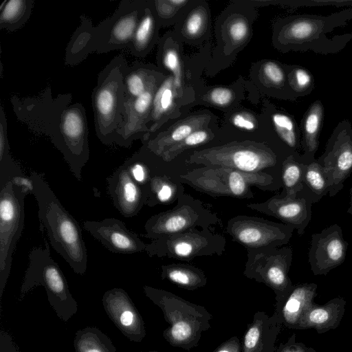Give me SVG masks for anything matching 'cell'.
<instances>
[{"label":"cell","mask_w":352,"mask_h":352,"mask_svg":"<svg viewBox=\"0 0 352 352\" xmlns=\"http://www.w3.org/2000/svg\"><path fill=\"white\" fill-rule=\"evenodd\" d=\"M71 94H60L56 98L50 87L34 97L13 96L12 109L17 119L38 135L47 137L64 154L74 141L80 124L86 116L81 103L71 104Z\"/></svg>","instance_id":"6da1fadb"},{"label":"cell","mask_w":352,"mask_h":352,"mask_svg":"<svg viewBox=\"0 0 352 352\" xmlns=\"http://www.w3.org/2000/svg\"><path fill=\"white\" fill-rule=\"evenodd\" d=\"M146 5L147 0H122L113 14L96 26L81 15L80 25L66 47L65 64L78 65L93 52L129 48Z\"/></svg>","instance_id":"7a4b0ae2"},{"label":"cell","mask_w":352,"mask_h":352,"mask_svg":"<svg viewBox=\"0 0 352 352\" xmlns=\"http://www.w3.org/2000/svg\"><path fill=\"white\" fill-rule=\"evenodd\" d=\"M33 195L38 204V216L50 243L74 272L82 275L87 267V251L78 222L61 204L43 177L30 174Z\"/></svg>","instance_id":"3957f363"},{"label":"cell","mask_w":352,"mask_h":352,"mask_svg":"<svg viewBox=\"0 0 352 352\" xmlns=\"http://www.w3.org/2000/svg\"><path fill=\"white\" fill-rule=\"evenodd\" d=\"M128 63L118 54L100 71L91 101L96 133L106 145L113 144L114 135L123 122L125 111L124 75Z\"/></svg>","instance_id":"277c9868"},{"label":"cell","mask_w":352,"mask_h":352,"mask_svg":"<svg viewBox=\"0 0 352 352\" xmlns=\"http://www.w3.org/2000/svg\"><path fill=\"white\" fill-rule=\"evenodd\" d=\"M44 287L50 304L62 320H68L77 311L67 280L52 258L47 245L35 247L29 253V263L20 290V297L34 287Z\"/></svg>","instance_id":"5b68a950"},{"label":"cell","mask_w":352,"mask_h":352,"mask_svg":"<svg viewBox=\"0 0 352 352\" xmlns=\"http://www.w3.org/2000/svg\"><path fill=\"white\" fill-rule=\"evenodd\" d=\"M188 162L204 166L256 173L274 167L278 162V158L265 144L243 140L195 151L190 155Z\"/></svg>","instance_id":"8992f818"},{"label":"cell","mask_w":352,"mask_h":352,"mask_svg":"<svg viewBox=\"0 0 352 352\" xmlns=\"http://www.w3.org/2000/svg\"><path fill=\"white\" fill-rule=\"evenodd\" d=\"M226 239L210 228H191L162 236L146 244L150 256L190 261L196 257L221 256L225 251Z\"/></svg>","instance_id":"52a82bcc"},{"label":"cell","mask_w":352,"mask_h":352,"mask_svg":"<svg viewBox=\"0 0 352 352\" xmlns=\"http://www.w3.org/2000/svg\"><path fill=\"white\" fill-rule=\"evenodd\" d=\"M26 195L11 181L0 188L1 296L10 273L13 252L24 228Z\"/></svg>","instance_id":"ba28073f"},{"label":"cell","mask_w":352,"mask_h":352,"mask_svg":"<svg viewBox=\"0 0 352 352\" xmlns=\"http://www.w3.org/2000/svg\"><path fill=\"white\" fill-rule=\"evenodd\" d=\"M219 221L217 215L204 206L201 201L182 190L173 208L155 214L146 221L144 236L155 240L191 228H210Z\"/></svg>","instance_id":"9c48e42d"},{"label":"cell","mask_w":352,"mask_h":352,"mask_svg":"<svg viewBox=\"0 0 352 352\" xmlns=\"http://www.w3.org/2000/svg\"><path fill=\"white\" fill-rule=\"evenodd\" d=\"M244 274L270 287L277 297L284 300L294 285L289 276L293 250L291 247L247 249Z\"/></svg>","instance_id":"30bf717a"},{"label":"cell","mask_w":352,"mask_h":352,"mask_svg":"<svg viewBox=\"0 0 352 352\" xmlns=\"http://www.w3.org/2000/svg\"><path fill=\"white\" fill-rule=\"evenodd\" d=\"M227 232L246 249L279 248L290 241L294 228L257 217L239 215L230 219Z\"/></svg>","instance_id":"8fae6325"},{"label":"cell","mask_w":352,"mask_h":352,"mask_svg":"<svg viewBox=\"0 0 352 352\" xmlns=\"http://www.w3.org/2000/svg\"><path fill=\"white\" fill-rule=\"evenodd\" d=\"M166 75L160 70L153 76L143 94L135 98L126 100L123 122L115 133L113 144L129 148L134 140H142L148 135L147 124L153 97Z\"/></svg>","instance_id":"7c38bea8"},{"label":"cell","mask_w":352,"mask_h":352,"mask_svg":"<svg viewBox=\"0 0 352 352\" xmlns=\"http://www.w3.org/2000/svg\"><path fill=\"white\" fill-rule=\"evenodd\" d=\"M349 243L344 239L342 228L334 223L319 233L311 234L308 262L313 274L327 275L344 263Z\"/></svg>","instance_id":"4fadbf2b"},{"label":"cell","mask_w":352,"mask_h":352,"mask_svg":"<svg viewBox=\"0 0 352 352\" xmlns=\"http://www.w3.org/2000/svg\"><path fill=\"white\" fill-rule=\"evenodd\" d=\"M313 204L309 197L301 190L292 195H277L263 202L250 204L247 206L291 226L299 236H302L311 219Z\"/></svg>","instance_id":"5bb4252c"},{"label":"cell","mask_w":352,"mask_h":352,"mask_svg":"<svg viewBox=\"0 0 352 352\" xmlns=\"http://www.w3.org/2000/svg\"><path fill=\"white\" fill-rule=\"evenodd\" d=\"M83 228L113 253L131 254L145 251L146 244L116 218L85 221Z\"/></svg>","instance_id":"9a60e30c"},{"label":"cell","mask_w":352,"mask_h":352,"mask_svg":"<svg viewBox=\"0 0 352 352\" xmlns=\"http://www.w3.org/2000/svg\"><path fill=\"white\" fill-rule=\"evenodd\" d=\"M107 182L112 202L124 217L135 216L146 204V188L133 179L125 162L107 179Z\"/></svg>","instance_id":"2e32d148"},{"label":"cell","mask_w":352,"mask_h":352,"mask_svg":"<svg viewBox=\"0 0 352 352\" xmlns=\"http://www.w3.org/2000/svg\"><path fill=\"white\" fill-rule=\"evenodd\" d=\"M216 122V117L211 111L199 110L179 119L164 130L149 135L142 141V146L153 155L158 157L192 132L208 127Z\"/></svg>","instance_id":"e0dca14e"},{"label":"cell","mask_w":352,"mask_h":352,"mask_svg":"<svg viewBox=\"0 0 352 352\" xmlns=\"http://www.w3.org/2000/svg\"><path fill=\"white\" fill-rule=\"evenodd\" d=\"M190 99L195 98L182 94L176 88L172 75L167 74L155 93L147 124L149 133L144 140L159 131L169 120L181 116L182 107L190 104Z\"/></svg>","instance_id":"ac0fdd59"},{"label":"cell","mask_w":352,"mask_h":352,"mask_svg":"<svg viewBox=\"0 0 352 352\" xmlns=\"http://www.w3.org/2000/svg\"><path fill=\"white\" fill-rule=\"evenodd\" d=\"M102 304L111 320L125 336L133 341L142 340L145 335L143 321L124 289L113 288L107 291Z\"/></svg>","instance_id":"d6986e66"},{"label":"cell","mask_w":352,"mask_h":352,"mask_svg":"<svg viewBox=\"0 0 352 352\" xmlns=\"http://www.w3.org/2000/svg\"><path fill=\"white\" fill-rule=\"evenodd\" d=\"M182 43L173 32H168L160 38L157 66L164 74L172 75L176 88L182 94L195 98V93L186 85Z\"/></svg>","instance_id":"ffe728a7"},{"label":"cell","mask_w":352,"mask_h":352,"mask_svg":"<svg viewBox=\"0 0 352 352\" xmlns=\"http://www.w3.org/2000/svg\"><path fill=\"white\" fill-rule=\"evenodd\" d=\"M174 34L182 43L200 45L210 33V11L205 1L192 0L178 21Z\"/></svg>","instance_id":"44dd1931"},{"label":"cell","mask_w":352,"mask_h":352,"mask_svg":"<svg viewBox=\"0 0 352 352\" xmlns=\"http://www.w3.org/2000/svg\"><path fill=\"white\" fill-rule=\"evenodd\" d=\"M327 177L331 197L336 196L344 187V183L352 173V143L338 142L318 160Z\"/></svg>","instance_id":"7402d4cb"},{"label":"cell","mask_w":352,"mask_h":352,"mask_svg":"<svg viewBox=\"0 0 352 352\" xmlns=\"http://www.w3.org/2000/svg\"><path fill=\"white\" fill-rule=\"evenodd\" d=\"M346 304L345 300L340 296L323 305L314 303L303 314L296 329L313 328L322 333L336 329L342 320Z\"/></svg>","instance_id":"603a6c76"},{"label":"cell","mask_w":352,"mask_h":352,"mask_svg":"<svg viewBox=\"0 0 352 352\" xmlns=\"http://www.w3.org/2000/svg\"><path fill=\"white\" fill-rule=\"evenodd\" d=\"M317 288L313 283L294 285L281 310L283 320L289 327L296 329L305 312L314 304Z\"/></svg>","instance_id":"cb8c5ba5"},{"label":"cell","mask_w":352,"mask_h":352,"mask_svg":"<svg viewBox=\"0 0 352 352\" xmlns=\"http://www.w3.org/2000/svg\"><path fill=\"white\" fill-rule=\"evenodd\" d=\"M228 12V11H226ZM226 14V12H225ZM221 25V39L225 44V52L239 50L251 38L252 21L245 12H229L223 16Z\"/></svg>","instance_id":"d4e9b609"},{"label":"cell","mask_w":352,"mask_h":352,"mask_svg":"<svg viewBox=\"0 0 352 352\" xmlns=\"http://www.w3.org/2000/svg\"><path fill=\"white\" fill-rule=\"evenodd\" d=\"M160 28L155 14L147 4L128 48L131 54L139 58L147 56L158 44Z\"/></svg>","instance_id":"484cf974"},{"label":"cell","mask_w":352,"mask_h":352,"mask_svg":"<svg viewBox=\"0 0 352 352\" xmlns=\"http://www.w3.org/2000/svg\"><path fill=\"white\" fill-rule=\"evenodd\" d=\"M160 70L157 66L138 60L129 65L123 79L126 100L135 98L143 94L153 76Z\"/></svg>","instance_id":"4316f807"},{"label":"cell","mask_w":352,"mask_h":352,"mask_svg":"<svg viewBox=\"0 0 352 352\" xmlns=\"http://www.w3.org/2000/svg\"><path fill=\"white\" fill-rule=\"evenodd\" d=\"M33 0L4 1L0 8V28L13 32L23 26L32 13Z\"/></svg>","instance_id":"83f0119b"},{"label":"cell","mask_w":352,"mask_h":352,"mask_svg":"<svg viewBox=\"0 0 352 352\" xmlns=\"http://www.w3.org/2000/svg\"><path fill=\"white\" fill-rule=\"evenodd\" d=\"M312 200L318 203L330 190L327 177L322 166L315 159L305 162L302 189Z\"/></svg>","instance_id":"f1b7e54d"},{"label":"cell","mask_w":352,"mask_h":352,"mask_svg":"<svg viewBox=\"0 0 352 352\" xmlns=\"http://www.w3.org/2000/svg\"><path fill=\"white\" fill-rule=\"evenodd\" d=\"M7 118L3 108H0V188L13 177L23 175L21 166L13 159L9 146Z\"/></svg>","instance_id":"f546056e"},{"label":"cell","mask_w":352,"mask_h":352,"mask_svg":"<svg viewBox=\"0 0 352 352\" xmlns=\"http://www.w3.org/2000/svg\"><path fill=\"white\" fill-rule=\"evenodd\" d=\"M305 160L297 154L289 155L281 166V180L283 190L280 196L292 195L303 188Z\"/></svg>","instance_id":"4dcf8cb0"},{"label":"cell","mask_w":352,"mask_h":352,"mask_svg":"<svg viewBox=\"0 0 352 352\" xmlns=\"http://www.w3.org/2000/svg\"><path fill=\"white\" fill-rule=\"evenodd\" d=\"M162 277L188 289L201 287L206 283V278L200 269L185 264L162 265Z\"/></svg>","instance_id":"1f68e13d"},{"label":"cell","mask_w":352,"mask_h":352,"mask_svg":"<svg viewBox=\"0 0 352 352\" xmlns=\"http://www.w3.org/2000/svg\"><path fill=\"white\" fill-rule=\"evenodd\" d=\"M242 87H239L241 88ZM239 88L232 86H215L208 88L202 94L195 96V99L199 101L198 103L205 104L217 108L221 110H226V112L239 106L241 98H239Z\"/></svg>","instance_id":"d6a6232c"},{"label":"cell","mask_w":352,"mask_h":352,"mask_svg":"<svg viewBox=\"0 0 352 352\" xmlns=\"http://www.w3.org/2000/svg\"><path fill=\"white\" fill-rule=\"evenodd\" d=\"M221 129H234L242 133H253L259 129H264V116H258L239 105L226 112Z\"/></svg>","instance_id":"836d02e7"},{"label":"cell","mask_w":352,"mask_h":352,"mask_svg":"<svg viewBox=\"0 0 352 352\" xmlns=\"http://www.w3.org/2000/svg\"><path fill=\"white\" fill-rule=\"evenodd\" d=\"M76 352H116L110 338L96 328L79 330L74 339Z\"/></svg>","instance_id":"e575fe53"},{"label":"cell","mask_w":352,"mask_h":352,"mask_svg":"<svg viewBox=\"0 0 352 352\" xmlns=\"http://www.w3.org/2000/svg\"><path fill=\"white\" fill-rule=\"evenodd\" d=\"M219 128L215 123L208 127L197 130L180 142L164 151L158 157H155L165 162H170L184 151L212 141L216 136L215 130Z\"/></svg>","instance_id":"d590c367"},{"label":"cell","mask_w":352,"mask_h":352,"mask_svg":"<svg viewBox=\"0 0 352 352\" xmlns=\"http://www.w3.org/2000/svg\"><path fill=\"white\" fill-rule=\"evenodd\" d=\"M192 0H147L160 27L175 24Z\"/></svg>","instance_id":"8d00e7d4"},{"label":"cell","mask_w":352,"mask_h":352,"mask_svg":"<svg viewBox=\"0 0 352 352\" xmlns=\"http://www.w3.org/2000/svg\"><path fill=\"white\" fill-rule=\"evenodd\" d=\"M146 204L153 206L156 203L170 201L175 195L179 196L184 189L179 190L176 186L165 176L151 175L146 186Z\"/></svg>","instance_id":"74e56055"},{"label":"cell","mask_w":352,"mask_h":352,"mask_svg":"<svg viewBox=\"0 0 352 352\" xmlns=\"http://www.w3.org/2000/svg\"><path fill=\"white\" fill-rule=\"evenodd\" d=\"M321 115L322 109L320 105H315L312 107L305 120V154L302 157L306 162L314 159V155L318 147L316 138L319 130Z\"/></svg>","instance_id":"f35d334b"},{"label":"cell","mask_w":352,"mask_h":352,"mask_svg":"<svg viewBox=\"0 0 352 352\" xmlns=\"http://www.w3.org/2000/svg\"><path fill=\"white\" fill-rule=\"evenodd\" d=\"M274 129L279 138L291 148H295L297 139L292 120L287 115L274 112L270 116Z\"/></svg>","instance_id":"ab89813d"},{"label":"cell","mask_w":352,"mask_h":352,"mask_svg":"<svg viewBox=\"0 0 352 352\" xmlns=\"http://www.w3.org/2000/svg\"><path fill=\"white\" fill-rule=\"evenodd\" d=\"M258 80L264 86L279 87L285 79V73L280 66L274 61H263L257 74Z\"/></svg>","instance_id":"60d3db41"},{"label":"cell","mask_w":352,"mask_h":352,"mask_svg":"<svg viewBox=\"0 0 352 352\" xmlns=\"http://www.w3.org/2000/svg\"><path fill=\"white\" fill-rule=\"evenodd\" d=\"M264 319H254L246 331L243 352H261L263 346Z\"/></svg>","instance_id":"b9f144b4"},{"label":"cell","mask_w":352,"mask_h":352,"mask_svg":"<svg viewBox=\"0 0 352 352\" xmlns=\"http://www.w3.org/2000/svg\"><path fill=\"white\" fill-rule=\"evenodd\" d=\"M313 32L312 25L305 21H296L287 25L284 28L279 37L289 40H300L308 37Z\"/></svg>","instance_id":"7bdbcfd3"},{"label":"cell","mask_w":352,"mask_h":352,"mask_svg":"<svg viewBox=\"0 0 352 352\" xmlns=\"http://www.w3.org/2000/svg\"><path fill=\"white\" fill-rule=\"evenodd\" d=\"M168 336L176 342L188 341L192 336V327L187 320H178L169 329Z\"/></svg>","instance_id":"ee69618b"},{"label":"cell","mask_w":352,"mask_h":352,"mask_svg":"<svg viewBox=\"0 0 352 352\" xmlns=\"http://www.w3.org/2000/svg\"><path fill=\"white\" fill-rule=\"evenodd\" d=\"M295 337V335H293L279 352H316L314 349L296 342Z\"/></svg>","instance_id":"f6af8a7d"},{"label":"cell","mask_w":352,"mask_h":352,"mask_svg":"<svg viewBox=\"0 0 352 352\" xmlns=\"http://www.w3.org/2000/svg\"><path fill=\"white\" fill-rule=\"evenodd\" d=\"M15 186L20 188L27 195L33 194L34 185L32 178L24 175L13 177L10 180Z\"/></svg>","instance_id":"bcb514c9"},{"label":"cell","mask_w":352,"mask_h":352,"mask_svg":"<svg viewBox=\"0 0 352 352\" xmlns=\"http://www.w3.org/2000/svg\"><path fill=\"white\" fill-rule=\"evenodd\" d=\"M294 79L298 88H305L311 82L309 74L304 69H298L294 72Z\"/></svg>","instance_id":"7dc6e473"},{"label":"cell","mask_w":352,"mask_h":352,"mask_svg":"<svg viewBox=\"0 0 352 352\" xmlns=\"http://www.w3.org/2000/svg\"><path fill=\"white\" fill-rule=\"evenodd\" d=\"M214 352H241V344L236 338H232L223 343Z\"/></svg>","instance_id":"c3c4849f"},{"label":"cell","mask_w":352,"mask_h":352,"mask_svg":"<svg viewBox=\"0 0 352 352\" xmlns=\"http://www.w3.org/2000/svg\"><path fill=\"white\" fill-rule=\"evenodd\" d=\"M349 195H350L349 206L346 210V212L352 216V187L350 189Z\"/></svg>","instance_id":"681fc988"}]
</instances>
